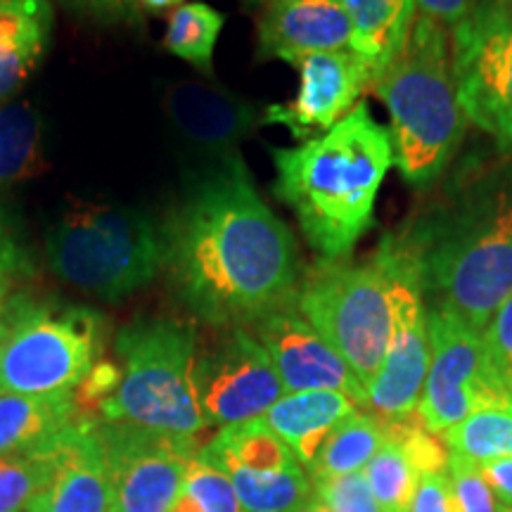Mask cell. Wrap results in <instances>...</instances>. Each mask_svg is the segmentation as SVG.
Wrapping results in <instances>:
<instances>
[{"instance_id":"obj_1","label":"cell","mask_w":512,"mask_h":512,"mask_svg":"<svg viewBox=\"0 0 512 512\" xmlns=\"http://www.w3.org/2000/svg\"><path fill=\"white\" fill-rule=\"evenodd\" d=\"M159 230L171 290L211 325L247 328L297 297V242L240 155L207 164Z\"/></svg>"},{"instance_id":"obj_2","label":"cell","mask_w":512,"mask_h":512,"mask_svg":"<svg viewBox=\"0 0 512 512\" xmlns=\"http://www.w3.org/2000/svg\"><path fill=\"white\" fill-rule=\"evenodd\" d=\"M384 240L413 268L425 304L484 332L512 292V155L465 169Z\"/></svg>"},{"instance_id":"obj_3","label":"cell","mask_w":512,"mask_h":512,"mask_svg":"<svg viewBox=\"0 0 512 512\" xmlns=\"http://www.w3.org/2000/svg\"><path fill=\"white\" fill-rule=\"evenodd\" d=\"M273 195L297 216L320 259H349L356 242L373 228L375 202L394 166L389 128L358 102L330 131L297 147L271 150Z\"/></svg>"},{"instance_id":"obj_4","label":"cell","mask_w":512,"mask_h":512,"mask_svg":"<svg viewBox=\"0 0 512 512\" xmlns=\"http://www.w3.org/2000/svg\"><path fill=\"white\" fill-rule=\"evenodd\" d=\"M370 88L387 105L401 178L411 188H432L458 152L467 124L453 86L444 27L415 15L399 55L375 74Z\"/></svg>"},{"instance_id":"obj_5","label":"cell","mask_w":512,"mask_h":512,"mask_svg":"<svg viewBox=\"0 0 512 512\" xmlns=\"http://www.w3.org/2000/svg\"><path fill=\"white\" fill-rule=\"evenodd\" d=\"M121 380L98 420L197 439L207 430L195 392L197 332L171 318H140L114 339Z\"/></svg>"},{"instance_id":"obj_6","label":"cell","mask_w":512,"mask_h":512,"mask_svg":"<svg viewBox=\"0 0 512 512\" xmlns=\"http://www.w3.org/2000/svg\"><path fill=\"white\" fill-rule=\"evenodd\" d=\"M100 351V313L29 294L10 297L0 318V392L74 394Z\"/></svg>"},{"instance_id":"obj_7","label":"cell","mask_w":512,"mask_h":512,"mask_svg":"<svg viewBox=\"0 0 512 512\" xmlns=\"http://www.w3.org/2000/svg\"><path fill=\"white\" fill-rule=\"evenodd\" d=\"M48 264L69 285L121 302L162 271V230L143 211L91 204L50 230Z\"/></svg>"},{"instance_id":"obj_8","label":"cell","mask_w":512,"mask_h":512,"mask_svg":"<svg viewBox=\"0 0 512 512\" xmlns=\"http://www.w3.org/2000/svg\"><path fill=\"white\" fill-rule=\"evenodd\" d=\"M294 304L368 389L392 332V278L382 254L366 264L318 259L302 275Z\"/></svg>"},{"instance_id":"obj_9","label":"cell","mask_w":512,"mask_h":512,"mask_svg":"<svg viewBox=\"0 0 512 512\" xmlns=\"http://www.w3.org/2000/svg\"><path fill=\"white\" fill-rule=\"evenodd\" d=\"M451 74L465 119L512 155V12L482 0L453 27Z\"/></svg>"},{"instance_id":"obj_10","label":"cell","mask_w":512,"mask_h":512,"mask_svg":"<svg viewBox=\"0 0 512 512\" xmlns=\"http://www.w3.org/2000/svg\"><path fill=\"white\" fill-rule=\"evenodd\" d=\"M430 370L418 403L427 432L441 434L484 408H512L486 358L482 332L472 330L456 311L427 304Z\"/></svg>"},{"instance_id":"obj_11","label":"cell","mask_w":512,"mask_h":512,"mask_svg":"<svg viewBox=\"0 0 512 512\" xmlns=\"http://www.w3.org/2000/svg\"><path fill=\"white\" fill-rule=\"evenodd\" d=\"M95 434L110 475L112 512H169L200 453L197 439L98 418Z\"/></svg>"},{"instance_id":"obj_12","label":"cell","mask_w":512,"mask_h":512,"mask_svg":"<svg viewBox=\"0 0 512 512\" xmlns=\"http://www.w3.org/2000/svg\"><path fill=\"white\" fill-rule=\"evenodd\" d=\"M377 252L392 278V332L382 366L366 389V408L380 420H403L418 413L430 370L427 304L413 268L382 238Z\"/></svg>"},{"instance_id":"obj_13","label":"cell","mask_w":512,"mask_h":512,"mask_svg":"<svg viewBox=\"0 0 512 512\" xmlns=\"http://www.w3.org/2000/svg\"><path fill=\"white\" fill-rule=\"evenodd\" d=\"M200 456L230 479L245 512H294L311 498L309 472L264 418L221 427Z\"/></svg>"},{"instance_id":"obj_14","label":"cell","mask_w":512,"mask_h":512,"mask_svg":"<svg viewBox=\"0 0 512 512\" xmlns=\"http://www.w3.org/2000/svg\"><path fill=\"white\" fill-rule=\"evenodd\" d=\"M195 392L207 425H238L264 418L285 387L259 339L242 325L207 349H197Z\"/></svg>"},{"instance_id":"obj_15","label":"cell","mask_w":512,"mask_h":512,"mask_svg":"<svg viewBox=\"0 0 512 512\" xmlns=\"http://www.w3.org/2000/svg\"><path fill=\"white\" fill-rule=\"evenodd\" d=\"M294 67L299 72L297 95L290 102L268 105L261 121L285 126L299 143L330 131L347 117L375 79L373 67L354 50L313 53Z\"/></svg>"},{"instance_id":"obj_16","label":"cell","mask_w":512,"mask_h":512,"mask_svg":"<svg viewBox=\"0 0 512 512\" xmlns=\"http://www.w3.org/2000/svg\"><path fill=\"white\" fill-rule=\"evenodd\" d=\"M247 330L266 349L285 394L342 392L366 408V387L356 380L344 358L313 330L294 302L254 320Z\"/></svg>"},{"instance_id":"obj_17","label":"cell","mask_w":512,"mask_h":512,"mask_svg":"<svg viewBox=\"0 0 512 512\" xmlns=\"http://www.w3.org/2000/svg\"><path fill=\"white\" fill-rule=\"evenodd\" d=\"M164 114L178 143L207 164L240 155L238 145L264 119V112L238 93L190 81L164 93Z\"/></svg>"},{"instance_id":"obj_18","label":"cell","mask_w":512,"mask_h":512,"mask_svg":"<svg viewBox=\"0 0 512 512\" xmlns=\"http://www.w3.org/2000/svg\"><path fill=\"white\" fill-rule=\"evenodd\" d=\"M354 50V27L339 0H283L259 24V55L290 62L313 53Z\"/></svg>"},{"instance_id":"obj_19","label":"cell","mask_w":512,"mask_h":512,"mask_svg":"<svg viewBox=\"0 0 512 512\" xmlns=\"http://www.w3.org/2000/svg\"><path fill=\"white\" fill-rule=\"evenodd\" d=\"M55 475L29 512H112V489L93 418L55 434Z\"/></svg>"},{"instance_id":"obj_20","label":"cell","mask_w":512,"mask_h":512,"mask_svg":"<svg viewBox=\"0 0 512 512\" xmlns=\"http://www.w3.org/2000/svg\"><path fill=\"white\" fill-rule=\"evenodd\" d=\"M358 408L361 406L342 392H292L268 408L264 422L309 472L332 432Z\"/></svg>"},{"instance_id":"obj_21","label":"cell","mask_w":512,"mask_h":512,"mask_svg":"<svg viewBox=\"0 0 512 512\" xmlns=\"http://www.w3.org/2000/svg\"><path fill=\"white\" fill-rule=\"evenodd\" d=\"M53 8L48 0H0V100L27 81L46 53Z\"/></svg>"},{"instance_id":"obj_22","label":"cell","mask_w":512,"mask_h":512,"mask_svg":"<svg viewBox=\"0 0 512 512\" xmlns=\"http://www.w3.org/2000/svg\"><path fill=\"white\" fill-rule=\"evenodd\" d=\"M83 415L74 394L24 396L0 392V456L46 444Z\"/></svg>"},{"instance_id":"obj_23","label":"cell","mask_w":512,"mask_h":512,"mask_svg":"<svg viewBox=\"0 0 512 512\" xmlns=\"http://www.w3.org/2000/svg\"><path fill=\"white\" fill-rule=\"evenodd\" d=\"M354 27V53L373 72H382L399 55L415 17L413 0H339Z\"/></svg>"},{"instance_id":"obj_24","label":"cell","mask_w":512,"mask_h":512,"mask_svg":"<svg viewBox=\"0 0 512 512\" xmlns=\"http://www.w3.org/2000/svg\"><path fill=\"white\" fill-rule=\"evenodd\" d=\"M43 164L41 112L24 100L0 107V188L34 178Z\"/></svg>"},{"instance_id":"obj_25","label":"cell","mask_w":512,"mask_h":512,"mask_svg":"<svg viewBox=\"0 0 512 512\" xmlns=\"http://www.w3.org/2000/svg\"><path fill=\"white\" fill-rule=\"evenodd\" d=\"M387 439L384 422L368 411H354L342 425L332 432L328 444L318 453L316 463L311 465L309 477H344L363 472L380 446Z\"/></svg>"},{"instance_id":"obj_26","label":"cell","mask_w":512,"mask_h":512,"mask_svg":"<svg viewBox=\"0 0 512 512\" xmlns=\"http://www.w3.org/2000/svg\"><path fill=\"white\" fill-rule=\"evenodd\" d=\"M55 439V437H53ZM0 456V512H29L55 475V444Z\"/></svg>"},{"instance_id":"obj_27","label":"cell","mask_w":512,"mask_h":512,"mask_svg":"<svg viewBox=\"0 0 512 512\" xmlns=\"http://www.w3.org/2000/svg\"><path fill=\"white\" fill-rule=\"evenodd\" d=\"M448 453L482 465L512 458V408H484L441 434Z\"/></svg>"},{"instance_id":"obj_28","label":"cell","mask_w":512,"mask_h":512,"mask_svg":"<svg viewBox=\"0 0 512 512\" xmlns=\"http://www.w3.org/2000/svg\"><path fill=\"white\" fill-rule=\"evenodd\" d=\"M226 17L207 3H188L174 10L166 29V50L181 60L195 64L202 72H211L216 41H219Z\"/></svg>"},{"instance_id":"obj_29","label":"cell","mask_w":512,"mask_h":512,"mask_svg":"<svg viewBox=\"0 0 512 512\" xmlns=\"http://www.w3.org/2000/svg\"><path fill=\"white\" fill-rule=\"evenodd\" d=\"M363 475H366V482L382 512L411 510V501L420 475L401 444H396L389 437L384 439L380 451L366 465Z\"/></svg>"},{"instance_id":"obj_30","label":"cell","mask_w":512,"mask_h":512,"mask_svg":"<svg viewBox=\"0 0 512 512\" xmlns=\"http://www.w3.org/2000/svg\"><path fill=\"white\" fill-rule=\"evenodd\" d=\"M169 512H245L230 479L200 453L185 470L181 494Z\"/></svg>"},{"instance_id":"obj_31","label":"cell","mask_w":512,"mask_h":512,"mask_svg":"<svg viewBox=\"0 0 512 512\" xmlns=\"http://www.w3.org/2000/svg\"><path fill=\"white\" fill-rule=\"evenodd\" d=\"M311 496L330 512H382L363 472L311 479Z\"/></svg>"},{"instance_id":"obj_32","label":"cell","mask_w":512,"mask_h":512,"mask_svg":"<svg viewBox=\"0 0 512 512\" xmlns=\"http://www.w3.org/2000/svg\"><path fill=\"white\" fill-rule=\"evenodd\" d=\"M448 477H451L453 498L458 512H501L503 503L486 484L479 465L448 453Z\"/></svg>"},{"instance_id":"obj_33","label":"cell","mask_w":512,"mask_h":512,"mask_svg":"<svg viewBox=\"0 0 512 512\" xmlns=\"http://www.w3.org/2000/svg\"><path fill=\"white\" fill-rule=\"evenodd\" d=\"M486 358L498 384L512 401V292L482 332Z\"/></svg>"},{"instance_id":"obj_34","label":"cell","mask_w":512,"mask_h":512,"mask_svg":"<svg viewBox=\"0 0 512 512\" xmlns=\"http://www.w3.org/2000/svg\"><path fill=\"white\" fill-rule=\"evenodd\" d=\"M408 512H458L448 470L422 472Z\"/></svg>"},{"instance_id":"obj_35","label":"cell","mask_w":512,"mask_h":512,"mask_svg":"<svg viewBox=\"0 0 512 512\" xmlns=\"http://www.w3.org/2000/svg\"><path fill=\"white\" fill-rule=\"evenodd\" d=\"M413 3L415 10H420V15L430 17L439 24H451V27L463 22L477 5L475 0H413Z\"/></svg>"},{"instance_id":"obj_36","label":"cell","mask_w":512,"mask_h":512,"mask_svg":"<svg viewBox=\"0 0 512 512\" xmlns=\"http://www.w3.org/2000/svg\"><path fill=\"white\" fill-rule=\"evenodd\" d=\"M486 484L503 505H512V458H498L479 465Z\"/></svg>"},{"instance_id":"obj_37","label":"cell","mask_w":512,"mask_h":512,"mask_svg":"<svg viewBox=\"0 0 512 512\" xmlns=\"http://www.w3.org/2000/svg\"><path fill=\"white\" fill-rule=\"evenodd\" d=\"M27 259H24L22 249H19L15 235L10 233L8 221H5L3 211H0V275H10L22 271Z\"/></svg>"},{"instance_id":"obj_38","label":"cell","mask_w":512,"mask_h":512,"mask_svg":"<svg viewBox=\"0 0 512 512\" xmlns=\"http://www.w3.org/2000/svg\"><path fill=\"white\" fill-rule=\"evenodd\" d=\"M76 3L86 5V8H93V10H102V12H119V10H126L128 5L133 8V0H76Z\"/></svg>"},{"instance_id":"obj_39","label":"cell","mask_w":512,"mask_h":512,"mask_svg":"<svg viewBox=\"0 0 512 512\" xmlns=\"http://www.w3.org/2000/svg\"><path fill=\"white\" fill-rule=\"evenodd\" d=\"M140 5H143L145 10H152V12H162V10H169L174 8V5L181 3V0H138Z\"/></svg>"},{"instance_id":"obj_40","label":"cell","mask_w":512,"mask_h":512,"mask_svg":"<svg viewBox=\"0 0 512 512\" xmlns=\"http://www.w3.org/2000/svg\"><path fill=\"white\" fill-rule=\"evenodd\" d=\"M8 299H10V278L8 275H0V318H3Z\"/></svg>"},{"instance_id":"obj_41","label":"cell","mask_w":512,"mask_h":512,"mask_svg":"<svg viewBox=\"0 0 512 512\" xmlns=\"http://www.w3.org/2000/svg\"><path fill=\"white\" fill-rule=\"evenodd\" d=\"M294 512H330L328 508H325V505L323 503H318L316 501V498H309V501H306L304 505H299V508L297 510H294Z\"/></svg>"},{"instance_id":"obj_42","label":"cell","mask_w":512,"mask_h":512,"mask_svg":"<svg viewBox=\"0 0 512 512\" xmlns=\"http://www.w3.org/2000/svg\"><path fill=\"white\" fill-rule=\"evenodd\" d=\"M249 5H264V8H268V5L273 3H283V0H247Z\"/></svg>"},{"instance_id":"obj_43","label":"cell","mask_w":512,"mask_h":512,"mask_svg":"<svg viewBox=\"0 0 512 512\" xmlns=\"http://www.w3.org/2000/svg\"><path fill=\"white\" fill-rule=\"evenodd\" d=\"M501 512H512V505H503Z\"/></svg>"},{"instance_id":"obj_44","label":"cell","mask_w":512,"mask_h":512,"mask_svg":"<svg viewBox=\"0 0 512 512\" xmlns=\"http://www.w3.org/2000/svg\"><path fill=\"white\" fill-rule=\"evenodd\" d=\"M508 5H510V12H512V0H508Z\"/></svg>"}]
</instances>
